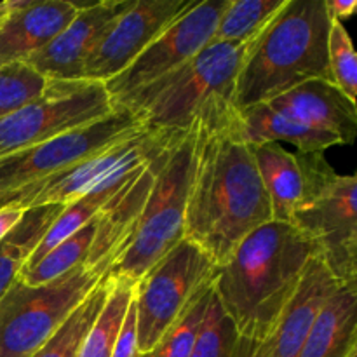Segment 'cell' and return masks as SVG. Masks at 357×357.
<instances>
[{"label":"cell","mask_w":357,"mask_h":357,"mask_svg":"<svg viewBox=\"0 0 357 357\" xmlns=\"http://www.w3.org/2000/svg\"><path fill=\"white\" fill-rule=\"evenodd\" d=\"M190 131L183 239L220 267L244 237L272 222L271 202L236 107L197 119Z\"/></svg>","instance_id":"cell-1"},{"label":"cell","mask_w":357,"mask_h":357,"mask_svg":"<svg viewBox=\"0 0 357 357\" xmlns=\"http://www.w3.org/2000/svg\"><path fill=\"white\" fill-rule=\"evenodd\" d=\"M312 257L314 246L291 223L271 222L241 241L213 281L237 337L261 342L274 331Z\"/></svg>","instance_id":"cell-2"},{"label":"cell","mask_w":357,"mask_h":357,"mask_svg":"<svg viewBox=\"0 0 357 357\" xmlns=\"http://www.w3.org/2000/svg\"><path fill=\"white\" fill-rule=\"evenodd\" d=\"M324 0H288L253 38L234 94L237 110L268 103L309 80H331Z\"/></svg>","instance_id":"cell-3"},{"label":"cell","mask_w":357,"mask_h":357,"mask_svg":"<svg viewBox=\"0 0 357 357\" xmlns=\"http://www.w3.org/2000/svg\"><path fill=\"white\" fill-rule=\"evenodd\" d=\"M251 42H211L178 72L139 91L119 108L138 114L149 128L188 131L197 119L236 107L237 77Z\"/></svg>","instance_id":"cell-4"},{"label":"cell","mask_w":357,"mask_h":357,"mask_svg":"<svg viewBox=\"0 0 357 357\" xmlns=\"http://www.w3.org/2000/svg\"><path fill=\"white\" fill-rule=\"evenodd\" d=\"M303 194L291 225L309 239L338 284H357V180L338 174L323 152L296 153Z\"/></svg>","instance_id":"cell-5"},{"label":"cell","mask_w":357,"mask_h":357,"mask_svg":"<svg viewBox=\"0 0 357 357\" xmlns=\"http://www.w3.org/2000/svg\"><path fill=\"white\" fill-rule=\"evenodd\" d=\"M192 159V131L180 132L160 152L155 176L135 234L105 278L138 282L157 261L183 241L185 206Z\"/></svg>","instance_id":"cell-6"},{"label":"cell","mask_w":357,"mask_h":357,"mask_svg":"<svg viewBox=\"0 0 357 357\" xmlns=\"http://www.w3.org/2000/svg\"><path fill=\"white\" fill-rule=\"evenodd\" d=\"M105 278L87 265L40 286L20 279L0 298V357H31Z\"/></svg>","instance_id":"cell-7"},{"label":"cell","mask_w":357,"mask_h":357,"mask_svg":"<svg viewBox=\"0 0 357 357\" xmlns=\"http://www.w3.org/2000/svg\"><path fill=\"white\" fill-rule=\"evenodd\" d=\"M149 128L129 108H115L110 115L84 128L0 157V208L28 188L75 167L89 157L138 135Z\"/></svg>","instance_id":"cell-8"},{"label":"cell","mask_w":357,"mask_h":357,"mask_svg":"<svg viewBox=\"0 0 357 357\" xmlns=\"http://www.w3.org/2000/svg\"><path fill=\"white\" fill-rule=\"evenodd\" d=\"M216 264L183 239L136 282L138 352L150 351L211 288Z\"/></svg>","instance_id":"cell-9"},{"label":"cell","mask_w":357,"mask_h":357,"mask_svg":"<svg viewBox=\"0 0 357 357\" xmlns=\"http://www.w3.org/2000/svg\"><path fill=\"white\" fill-rule=\"evenodd\" d=\"M114 110L101 82L47 80L40 96L0 119V157L93 124Z\"/></svg>","instance_id":"cell-10"},{"label":"cell","mask_w":357,"mask_h":357,"mask_svg":"<svg viewBox=\"0 0 357 357\" xmlns=\"http://www.w3.org/2000/svg\"><path fill=\"white\" fill-rule=\"evenodd\" d=\"M229 0H202L157 37L121 75L103 84L115 108L139 91L166 79L213 42Z\"/></svg>","instance_id":"cell-11"},{"label":"cell","mask_w":357,"mask_h":357,"mask_svg":"<svg viewBox=\"0 0 357 357\" xmlns=\"http://www.w3.org/2000/svg\"><path fill=\"white\" fill-rule=\"evenodd\" d=\"M180 132L145 128L138 135L89 157L72 169L63 171L28 188L23 194L14 197L9 206H16L26 211V209L49 204H70L96 188L98 185L119 174H129L142 167L143 164L159 155Z\"/></svg>","instance_id":"cell-12"},{"label":"cell","mask_w":357,"mask_h":357,"mask_svg":"<svg viewBox=\"0 0 357 357\" xmlns=\"http://www.w3.org/2000/svg\"><path fill=\"white\" fill-rule=\"evenodd\" d=\"M194 0H135L115 20L84 65L82 80L107 84L121 75L157 37L187 14Z\"/></svg>","instance_id":"cell-13"},{"label":"cell","mask_w":357,"mask_h":357,"mask_svg":"<svg viewBox=\"0 0 357 357\" xmlns=\"http://www.w3.org/2000/svg\"><path fill=\"white\" fill-rule=\"evenodd\" d=\"M135 0L84 3L75 20L42 51L26 59L28 66L47 80H82L84 65L119 16Z\"/></svg>","instance_id":"cell-14"},{"label":"cell","mask_w":357,"mask_h":357,"mask_svg":"<svg viewBox=\"0 0 357 357\" xmlns=\"http://www.w3.org/2000/svg\"><path fill=\"white\" fill-rule=\"evenodd\" d=\"M159 155L138 167L128 183L98 213L94 218L93 243L84 265L107 275L122 257L131 243L136 223L149 199Z\"/></svg>","instance_id":"cell-15"},{"label":"cell","mask_w":357,"mask_h":357,"mask_svg":"<svg viewBox=\"0 0 357 357\" xmlns=\"http://www.w3.org/2000/svg\"><path fill=\"white\" fill-rule=\"evenodd\" d=\"M9 14L0 23V63L26 61L47 47L84 3L68 0H7Z\"/></svg>","instance_id":"cell-16"},{"label":"cell","mask_w":357,"mask_h":357,"mask_svg":"<svg viewBox=\"0 0 357 357\" xmlns=\"http://www.w3.org/2000/svg\"><path fill=\"white\" fill-rule=\"evenodd\" d=\"M267 105L295 121L335 136L340 145L354 143L357 107L331 80L303 82Z\"/></svg>","instance_id":"cell-17"},{"label":"cell","mask_w":357,"mask_h":357,"mask_svg":"<svg viewBox=\"0 0 357 357\" xmlns=\"http://www.w3.org/2000/svg\"><path fill=\"white\" fill-rule=\"evenodd\" d=\"M300 357H357V284L335 289L317 314Z\"/></svg>","instance_id":"cell-18"},{"label":"cell","mask_w":357,"mask_h":357,"mask_svg":"<svg viewBox=\"0 0 357 357\" xmlns=\"http://www.w3.org/2000/svg\"><path fill=\"white\" fill-rule=\"evenodd\" d=\"M253 155L271 202L272 222L291 223L303 194V173L298 157L279 143L253 145Z\"/></svg>","instance_id":"cell-19"},{"label":"cell","mask_w":357,"mask_h":357,"mask_svg":"<svg viewBox=\"0 0 357 357\" xmlns=\"http://www.w3.org/2000/svg\"><path fill=\"white\" fill-rule=\"evenodd\" d=\"M239 115L243 122V131L251 145L286 142L295 145L298 153L324 152L326 149L340 145L335 136L295 121L274 110L267 103L243 108L239 110Z\"/></svg>","instance_id":"cell-20"},{"label":"cell","mask_w":357,"mask_h":357,"mask_svg":"<svg viewBox=\"0 0 357 357\" xmlns=\"http://www.w3.org/2000/svg\"><path fill=\"white\" fill-rule=\"evenodd\" d=\"M63 208L65 206L49 204L26 209L16 227L0 241V298L20 278V272Z\"/></svg>","instance_id":"cell-21"},{"label":"cell","mask_w":357,"mask_h":357,"mask_svg":"<svg viewBox=\"0 0 357 357\" xmlns=\"http://www.w3.org/2000/svg\"><path fill=\"white\" fill-rule=\"evenodd\" d=\"M132 173H135V171H132ZM132 173L119 174V176L98 185L96 188H93L91 192L84 194L82 197L75 199L73 202L66 204L65 208H63V211L58 215V218H56L54 222H52V225L49 227L44 239L40 241L37 250L33 251L30 260H28L26 265L23 267V271L35 267L52 248L58 246L59 243H63V241L68 239L70 236H73L77 230H80L82 227H86L87 223L93 222L94 216L103 209V206L107 204V202L110 201L126 183H128L129 178L132 176Z\"/></svg>","instance_id":"cell-22"},{"label":"cell","mask_w":357,"mask_h":357,"mask_svg":"<svg viewBox=\"0 0 357 357\" xmlns=\"http://www.w3.org/2000/svg\"><path fill=\"white\" fill-rule=\"evenodd\" d=\"M107 279L110 281L107 300L94 319L93 326L87 331L77 357H112L114 352L129 303L135 296L136 282L119 278Z\"/></svg>","instance_id":"cell-23"},{"label":"cell","mask_w":357,"mask_h":357,"mask_svg":"<svg viewBox=\"0 0 357 357\" xmlns=\"http://www.w3.org/2000/svg\"><path fill=\"white\" fill-rule=\"evenodd\" d=\"M286 2L288 0H229L213 42L248 44L278 16Z\"/></svg>","instance_id":"cell-24"},{"label":"cell","mask_w":357,"mask_h":357,"mask_svg":"<svg viewBox=\"0 0 357 357\" xmlns=\"http://www.w3.org/2000/svg\"><path fill=\"white\" fill-rule=\"evenodd\" d=\"M108 289H110V281L101 278L86 300L70 314L59 330L31 357H77L87 331L93 326L94 319L107 300Z\"/></svg>","instance_id":"cell-25"},{"label":"cell","mask_w":357,"mask_h":357,"mask_svg":"<svg viewBox=\"0 0 357 357\" xmlns=\"http://www.w3.org/2000/svg\"><path fill=\"white\" fill-rule=\"evenodd\" d=\"M96 218V216H94ZM94 237V220L77 230L73 236L59 243L58 246L52 248L35 267L26 268L20 272V281L28 286H40L45 282L52 281L56 278L68 274L75 267L86 261L87 253H89L91 243Z\"/></svg>","instance_id":"cell-26"},{"label":"cell","mask_w":357,"mask_h":357,"mask_svg":"<svg viewBox=\"0 0 357 357\" xmlns=\"http://www.w3.org/2000/svg\"><path fill=\"white\" fill-rule=\"evenodd\" d=\"M236 344L237 333L234 324L223 312L215 289L211 288L204 317L195 333L190 357H232Z\"/></svg>","instance_id":"cell-27"},{"label":"cell","mask_w":357,"mask_h":357,"mask_svg":"<svg viewBox=\"0 0 357 357\" xmlns=\"http://www.w3.org/2000/svg\"><path fill=\"white\" fill-rule=\"evenodd\" d=\"M47 79L23 61L0 65V119L40 96Z\"/></svg>","instance_id":"cell-28"},{"label":"cell","mask_w":357,"mask_h":357,"mask_svg":"<svg viewBox=\"0 0 357 357\" xmlns=\"http://www.w3.org/2000/svg\"><path fill=\"white\" fill-rule=\"evenodd\" d=\"M328 65L331 82L356 103L357 98V54L344 23L331 20L328 33Z\"/></svg>","instance_id":"cell-29"},{"label":"cell","mask_w":357,"mask_h":357,"mask_svg":"<svg viewBox=\"0 0 357 357\" xmlns=\"http://www.w3.org/2000/svg\"><path fill=\"white\" fill-rule=\"evenodd\" d=\"M211 288L187 310V314L150 351L142 352L136 357H190L195 333L204 317Z\"/></svg>","instance_id":"cell-30"},{"label":"cell","mask_w":357,"mask_h":357,"mask_svg":"<svg viewBox=\"0 0 357 357\" xmlns=\"http://www.w3.org/2000/svg\"><path fill=\"white\" fill-rule=\"evenodd\" d=\"M138 354V317H136V298L132 296L112 357H136Z\"/></svg>","instance_id":"cell-31"},{"label":"cell","mask_w":357,"mask_h":357,"mask_svg":"<svg viewBox=\"0 0 357 357\" xmlns=\"http://www.w3.org/2000/svg\"><path fill=\"white\" fill-rule=\"evenodd\" d=\"M331 20L344 23L345 17H351L357 9L356 0H324Z\"/></svg>","instance_id":"cell-32"},{"label":"cell","mask_w":357,"mask_h":357,"mask_svg":"<svg viewBox=\"0 0 357 357\" xmlns=\"http://www.w3.org/2000/svg\"><path fill=\"white\" fill-rule=\"evenodd\" d=\"M24 209L16 208V206H6L0 208V241L16 227V223L23 218Z\"/></svg>","instance_id":"cell-33"},{"label":"cell","mask_w":357,"mask_h":357,"mask_svg":"<svg viewBox=\"0 0 357 357\" xmlns=\"http://www.w3.org/2000/svg\"><path fill=\"white\" fill-rule=\"evenodd\" d=\"M7 14H9V6H7V0H3V2H0V23L6 20Z\"/></svg>","instance_id":"cell-34"},{"label":"cell","mask_w":357,"mask_h":357,"mask_svg":"<svg viewBox=\"0 0 357 357\" xmlns=\"http://www.w3.org/2000/svg\"><path fill=\"white\" fill-rule=\"evenodd\" d=\"M0 65H2V63H0Z\"/></svg>","instance_id":"cell-35"}]
</instances>
